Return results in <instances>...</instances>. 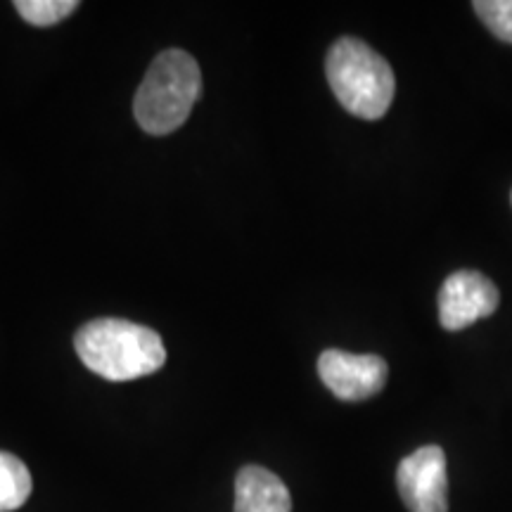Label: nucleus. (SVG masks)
I'll return each instance as SVG.
<instances>
[{"mask_svg":"<svg viewBox=\"0 0 512 512\" xmlns=\"http://www.w3.org/2000/svg\"><path fill=\"white\" fill-rule=\"evenodd\" d=\"M74 349L91 373L128 382L157 373L166 363L162 337L152 328L121 318H98L79 328Z\"/></svg>","mask_w":512,"mask_h":512,"instance_id":"f257e3e1","label":"nucleus"},{"mask_svg":"<svg viewBox=\"0 0 512 512\" xmlns=\"http://www.w3.org/2000/svg\"><path fill=\"white\" fill-rule=\"evenodd\" d=\"M200 95V64L185 50L171 48L157 55L147 69L133 100V114L145 133L166 136L188 121Z\"/></svg>","mask_w":512,"mask_h":512,"instance_id":"f03ea898","label":"nucleus"},{"mask_svg":"<svg viewBox=\"0 0 512 512\" xmlns=\"http://www.w3.org/2000/svg\"><path fill=\"white\" fill-rule=\"evenodd\" d=\"M325 74L339 105L358 119H382L392 105L396 93L392 67L354 36L339 38L330 48Z\"/></svg>","mask_w":512,"mask_h":512,"instance_id":"7ed1b4c3","label":"nucleus"},{"mask_svg":"<svg viewBox=\"0 0 512 512\" xmlns=\"http://www.w3.org/2000/svg\"><path fill=\"white\" fill-rule=\"evenodd\" d=\"M396 486L411 512H448L446 453L439 446L413 451L399 463Z\"/></svg>","mask_w":512,"mask_h":512,"instance_id":"20e7f679","label":"nucleus"},{"mask_svg":"<svg viewBox=\"0 0 512 512\" xmlns=\"http://www.w3.org/2000/svg\"><path fill=\"white\" fill-rule=\"evenodd\" d=\"M318 375L342 401H366L380 394L387 382V361L375 354H349L328 349L318 358Z\"/></svg>","mask_w":512,"mask_h":512,"instance_id":"39448f33","label":"nucleus"},{"mask_svg":"<svg viewBox=\"0 0 512 512\" xmlns=\"http://www.w3.org/2000/svg\"><path fill=\"white\" fill-rule=\"evenodd\" d=\"M498 287L477 271L448 275L439 290V323L448 332L470 328L479 318H489L498 309Z\"/></svg>","mask_w":512,"mask_h":512,"instance_id":"423d86ee","label":"nucleus"},{"mask_svg":"<svg viewBox=\"0 0 512 512\" xmlns=\"http://www.w3.org/2000/svg\"><path fill=\"white\" fill-rule=\"evenodd\" d=\"M235 512H292V496L271 470L247 465L235 477Z\"/></svg>","mask_w":512,"mask_h":512,"instance_id":"0eeeda50","label":"nucleus"},{"mask_svg":"<svg viewBox=\"0 0 512 512\" xmlns=\"http://www.w3.org/2000/svg\"><path fill=\"white\" fill-rule=\"evenodd\" d=\"M34 482L29 467L8 451H0V512L19 510L29 501Z\"/></svg>","mask_w":512,"mask_h":512,"instance_id":"6e6552de","label":"nucleus"},{"mask_svg":"<svg viewBox=\"0 0 512 512\" xmlns=\"http://www.w3.org/2000/svg\"><path fill=\"white\" fill-rule=\"evenodd\" d=\"M79 8L76 0H17L15 10L34 27H55Z\"/></svg>","mask_w":512,"mask_h":512,"instance_id":"1a4fd4ad","label":"nucleus"},{"mask_svg":"<svg viewBox=\"0 0 512 512\" xmlns=\"http://www.w3.org/2000/svg\"><path fill=\"white\" fill-rule=\"evenodd\" d=\"M472 8L491 34L505 43H512V0H477Z\"/></svg>","mask_w":512,"mask_h":512,"instance_id":"9d476101","label":"nucleus"}]
</instances>
